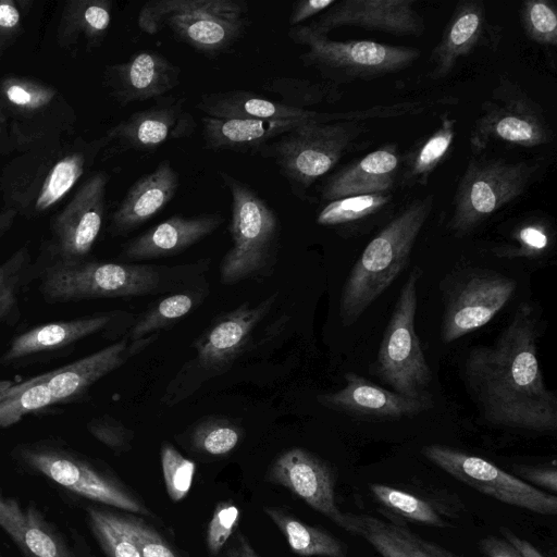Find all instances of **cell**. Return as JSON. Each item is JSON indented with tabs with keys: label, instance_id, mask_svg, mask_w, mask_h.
I'll use <instances>...</instances> for the list:
<instances>
[{
	"label": "cell",
	"instance_id": "obj_5",
	"mask_svg": "<svg viewBox=\"0 0 557 557\" xmlns=\"http://www.w3.org/2000/svg\"><path fill=\"white\" fill-rule=\"evenodd\" d=\"M161 285L152 264L81 260L48 261L39 270V292L49 304L145 296Z\"/></svg>",
	"mask_w": 557,
	"mask_h": 557
},
{
	"label": "cell",
	"instance_id": "obj_50",
	"mask_svg": "<svg viewBox=\"0 0 557 557\" xmlns=\"http://www.w3.org/2000/svg\"><path fill=\"white\" fill-rule=\"evenodd\" d=\"M515 471L519 475V479L524 482H531L534 485L548 490L553 493L557 492V470L555 461L552 466L520 465L515 468Z\"/></svg>",
	"mask_w": 557,
	"mask_h": 557
},
{
	"label": "cell",
	"instance_id": "obj_29",
	"mask_svg": "<svg viewBox=\"0 0 557 557\" xmlns=\"http://www.w3.org/2000/svg\"><path fill=\"white\" fill-rule=\"evenodd\" d=\"M347 512L348 533L362 537L382 557H459L421 537L397 519Z\"/></svg>",
	"mask_w": 557,
	"mask_h": 557
},
{
	"label": "cell",
	"instance_id": "obj_19",
	"mask_svg": "<svg viewBox=\"0 0 557 557\" xmlns=\"http://www.w3.org/2000/svg\"><path fill=\"white\" fill-rule=\"evenodd\" d=\"M345 385L333 393L317 396L319 404L356 419L394 421L411 418L433 407L431 395L412 398L382 387L368 379L348 372Z\"/></svg>",
	"mask_w": 557,
	"mask_h": 557
},
{
	"label": "cell",
	"instance_id": "obj_25",
	"mask_svg": "<svg viewBox=\"0 0 557 557\" xmlns=\"http://www.w3.org/2000/svg\"><path fill=\"white\" fill-rule=\"evenodd\" d=\"M401 171V156L388 144L355 160L333 174L321 189L322 201L391 193Z\"/></svg>",
	"mask_w": 557,
	"mask_h": 557
},
{
	"label": "cell",
	"instance_id": "obj_32",
	"mask_svg": "<svg viewBox=\"0 0 557 557\" xmlns=\"http://www.w3.org/2000/svg\"><path fill=\"white\" fill-rule=\"evenodd\" d=\"M111 20L110 0H70L61 13L58 41L62 47L76 45L81 39L88 47L99 46L108 34Z\"/></svg>",
	"mask_w": 557,
	"mask_h": 557
},
{
	"label": "cell",
	"instance_id": "obj_16",
	"mask_svg": "<svg viewBox=\"0 0 557 557\" xmlns=\"http://www.w3.org/2000/svg\"><path fill=\"white\" fill-rule=\"evenodd\" d=\"M267 479L287 488L348 533L347 512H343L335 500V474L324 460L304 448L294 447L274 460Z\"/></svg>",
	"mask_w": 557,
	"mask_h": 557
},
{
	"label": "cell",
	"instance_id": "obj_6",
	"mask_svg": "<svg viewBox=\"0 0 557 557\" xmlns=\"http://www.w3.org/2000/svg\"><path fill=\"white\" fill-rule=\"evenodd\" d=\"M364 133V126L356 122L310 121L281 135L259 153L273 160L300 198L346 153L358 148L359 138Z\"/></svg>",
	"mask_w": 557,
	"mask_h": 557
},
{
	"label": "cell",
	"instance_id": "obj_46",
	"mask_svg": "<svg viewBox=\"0 0 557 557\" xmlns=\"http://www.w3.org/2000/svg\"><path fill=\"white\" fill-rule=\"evenodd\" d=\"M240 518V509L232 500L216 505L207 528L206 543L209 553L216 556L236 530Z\"/></svg>",
	"mask_w": 557,
	"mask_h": 557
},
{
	"label": "cell",
	"instance_id": "obj_1",
	"mask_svg": "<svg viewBox=\"0 0 557 557\" xmlns=\"http://www.w3.org/2000/svg\"><path fill=\"white\" fill-rule=\"evenodd\" d=\"M540 327L534 306L520 302L492 345L467 355L465 384L487 423L540 434L556 432L557 396L546 386L537 357Z\"/></svg>",
	"mask_w": 557,
	"mask_h": 557
},
{
	"label": "cell",
	"instance_id": "obj_3",
	"mask_svg": "<svg viewBox=\"0 0 557 557\" xmlns=\"http://www.w3.org/2000/svg\"><path fill=\"white\" fill-rule=\"evenodd\" d=\"M433 202L431 195L410 201L364 247L342 288L343 325L355 323L403 272Z\"/></svg>",
	"mask_w": 557,
	"mask_h": 557
},
{
	"label": "cell",
	"instance_id": "obj_7",
	"mask_svg": "<svg viewBox=\"0 0 557 557\" xmlns=\"http://www.w3.org/2000/svg\"><path fill=\"white\" fill-rule=\"evenodd\" d=\"M288 35L295 44L306 48L301 62L336 85L403 71L421 55L420 50L412 47L372 40H333L307 24L292 27Z\"/></svg>",
	"mask_w": 557,
	"mask_h": 557
},
{
	"label": "cell",
	"instance_id": "obj_22",
	"mask_svg": "<svg viewBox=\"0 0 557 557\" xmlns=\"http://www.w3.org/2000/svg\"><path fill=\"white\" fill-rule=\"evenodd\" d=\"M106 146L108 143L102 137L85 149L62 153L53 162L48 159L45 173L42 165L39 166L35 171V181L27 182L26 188L16 191L17 208L30 215L40 214L51 209L79 181L88 166V160Z\"/></svg>",
	"mask_w": 557,
	"mask_h": 557
},
{
	"label": "cell",
	"instance_id": "obj_31",
	"mask_svg": "<svg viewBox=\"0 0 557 557\" xmlns=\"http://www.w3.org/2000/svg\"><path fill=\"white\" fill-rule=\"evenodd\" d=\"M196 107L206 116L216 119L301 120L322 123V112L294 108L240 89L203 94Z\"/></svg>",
	"mask_w": 557,
	"mask_h": 557
},
{
	"label": "cell",
	"instance_id": "obj_12",
	"mask_svg": "<svg viewBox=\"0 0 557 557\" xmlns=\"http://www.w3.org/2000/svg\"><path fill=\"white\" fill-rule=\"evenodd\" d=\"M553 140V131L542 107L520 86L502 77L490 98L481 106L469 144L473 152L492 143H508L521 147H537Z\"/></svg>",
	"mask_w": 557,
	"mask_h": 557
},
{
	"label": "cell",
	"instance_id": "obj_13",
	"mask_svg": "<svg viewBox=\"0 0 557 557\" xmlns=\"http://www.w3.org/2000/svg\"><path fill=\"white\" fill-rule=\"evenodd\" d=\"M421 453L444 472L484 495L534 513H557L554 494L534 487L488 460L440 444L425 445Z\"/></svg>",
	"mask_w": 557,
	"mask_h": 557
},
{
	"label": "cell",
	"instance_id": "obj_15",
	"mask_svg": "<svg viewBox=\"0 0 557 557\" xmlns=\"http://www.w3.org/2000/svg\"><path fill=\"white\" fill-rule=\"evenodd\" d=\"M109 175L89 176L51 222L48 261L76 262L87 259L103 224Z\"/></svg>",
	"mask_w": 557,
	"mask_h": 557
},
{
	"label": "cell",
	"instance_id": "obj_39",
	"mask_svg": "<svg viewBox=\"0 0 557 557\" xmlns=\"http://www.w3.org/2000/svg\"><path fill=\"white\" fill-rule=\"evenodd\" d=\"M369 490L383 507L407 520L438 528L448 525L436 508L419 496L381 483H371Z\"/></svg>",
	"mask_w": 557,
	"mask_h": 557
},
{
	"label": "cell",
	"instance_id": "obj_20",
	"mask_svg": "<svg viewBox=\"0 0 557 557\" xmlns=\"http://www.w3.org/2000/svg\"><path fill=\"white\" fill-rule=\"evenodd\" d=\"M116 318V312H97L36 325L12 338L0 364L26 366L67 351L78 342L111 327Z\"/></svg>",
	"mask_w": 557,
	"mask_h": 557
},
{
	"label": "cell",
	"instance_id": "obj_17",
	"mask_svg": "<svg viewBox=\"0 0 557 557\" xmlns=\"http://www.w3.org/2000/svg\"><path fill=\"white\" fill-rule=\"evenodd\" d=\"M184 98L162 97L154 106L136 111L111 127L104 138L119 151L152 152L169 140L186 138L196 129L194 116L184 109Z\"/></svg>",
	"mask_w": 557,
	"mask_h": 557
},
{
	"label": "cell",
	"instance_id": "obj_55",
	"mask_svg": "<svg viewBox=\"0 0 557 557\" xmlns=\"http://www.w3.org/2000/svg\"><path fill=\"white\" fill-rule=\"evenodd\" d=\"M16 213L13 208L7 209L0 213V235L9 228Z\"/></svg>",
	"mask_w": 557,
	"mask_h": 557
},
{
	"label": "cell",
	"instance_id": "obj_18",
	"mask_svg": "<svg viewBox=\"0 0 557 557\" xmlns=\"http://www.w3.org/2000/svg\"><path fill=\"white\" fill-rule=\"evenodd\" d=\"M414 0H344L335 2L319 17L307 24L327 35L339 27H359L395 36H420L424 30Z\"/></svg>",
	"mask_w": 557,
	"mask_h": 557
},
{
	"label": "cell",
	"instance_id": "obj_44",
	"mask_svg": "<svg viewBox=\"0 0 557 557\" xmlns=\"http://www.w3.org/2000/svg\"><path fill=\"white\" fill-rule=\"evenodd\" d=\"M89 524L108 557H143L134 542L109 518L107 510L88 509Z\"/></svg>",
	"mask_w": 557,
	"mask_h": 557
},
{
	"label": "cell",
	"instance_id": "obj_10",
	"mask_svg": "<svg viewBox=\"0 0 557 557\" xmlns=\"http://www.w3.org/2000/svg\"><path fill=\"white\" fill-rule=\"evenodd\" d=\"M537 164L503 159H472L453 199L450 231L465 235L520 197L535 175Z\"/></svg>",
	"mask_w": 557,
	"mask_h": 557
},
{
	"label": "cell",
	"instance_id": "obj_41",
	"mask_svg": "<svg viewBox=\"0 0 557 557\" xmlns=\"http://www.w3.org/2000/svg\"><path fill=\"white\" fill-rule=\"evenodd\" d=\"M243 436L236 423L223 418H210L198 423L191 432L196 449L210 456H225L233 451Z\"/></svg>",
	"mask_w": 557,
	"mask_h": 557
},
{
	"label": "cell",
	"instance_id": "obj_28",
	"mask_svg": "<svg viewBox=\"0 0 557 557\" xmlns=\"http://www.w3.org/2000/svg\"><path fill=\"white\" fill-rule=\"evenodd\" d=\"M0 527L25 557H75L61 535L32 506L0 492Z\"/></svg>",
	"mask_w": 557,
	"mask_h": 557
},
{
	"label": "cell",
	"instance_id": "obj_48",
	"mask_svg": "<svg viewBox=\"0 0 557 557\" xmlns=\"http://www.w3.org/2000/svg\"><path fill=\"white\" fill-rule=\"evenodd\" d=\"M516 246L510 247L502 256L513 257H537L544 252L549 244L546 228L540 224H529L515 235Z\"/></svg>",
	"mask_w": 557,
	"mask_h": 557
},
{
	"label": "cell",
	"instance_id": "obj_30",
	"mask_svg": "<svg viewBox=\"0 0 557 557\" xmlns=\"http://www.w3.org/2000/svg\"><path fill=\"white\" fill-rule=\"evenodd\" d=\"M310 121L201 119V135L206 149L213 151L260 152L281 135Z\"/></svg>",
	"mask_w": 557,
	"mask_h": 557
},
{
	"label": "cell",
	"instance_id": "obj_8",
	"mask_svg": "<svg viewBox=\"0 0 557 557\" xmlns=\"http://www.w3.org/2000/svg\"><path fill=\"white\" fill-rule=\"evenodd\" d=\"M422 270L413 268L401 286L394 310L382 336L376 359L370 369L392 391L419 398L426 389L432 372L414 330L418 284Z\"/></svg>",
	"mask_w": 557,
	"mask_h": 557
},
{
	"label": "cell",
	"instance_id": "obj_35",
	"mask_svg": "<svg viewBox=\"0 0 557 557\" xmlns=\"http://www.w3.org/2000/svg\"><path fill=\"white\" fill-rule=\"evenodd\" d=\"M391 193L350 196L327 202L318 213L317 223L338 230H356L383 216L391 209Z\"/></svg>",
	"mask_w": 557,
	"mask_h": 557
},
{
	"label": "cell",
	"instance_id": "obj_36",
	"mask_svg": "<svg viewBox=\"0 0 557 557\" xmlns=\"http://www.w3.org/2000/svg\"><path fill=\"white\" fill-rule=\"evenodd\" d=\"M262 89L277 95L281 102L304 110H310L308 107L335 103L343 97V90L336 84L302 77H273L262 84Z\"/></svg>",
	"mask_w": 557,
	"mask_h": 557
},
{
	"label": "cell",
	"instance_id": "obj_9",
	"mask_svg": "<svg viewBox=\"0 0 557 557\" xmlns=\"http://www.w3.org/2000/svg\"><path fill=\"white\" fill-rule=\"evenodd\" d=\"M232 199L233 246L220 263L223 284L257 276L268 267L278 240V220L264 199L242 181L220 171Z\"/></svg>",
	"mask_w": 557,
	"mask_h": 557
},
{
	"label": "cell",
	"instance_id": "obj_26",
	"mask_svg": "<svg viewBox=\"0 0 557 557\" xmlns=\"http://www.w3.org/2000/svg\"><path fill=\"white\" fill-rule=\"evenodd\" d=\"M178 187L180 178L170 161H161L128 188L112 214L110 233L123 235L138 228L171 202Z\"/></svg>",
	"mask_w": 557,
	"mask_h": 557
},
{
	"label": "cell",
	"instance_id": "obj_34",
	"mask_svg": "<svg viewBox=\"0 0 557 557\" xmlns=\"http://www.w3.org/2000/svg\"><path fill=\"white\" fill-rule=\"evenodd\" d=\"M264 512L295 554L302 557H346L344 544L327 531L309 525L274 507H265Z\"/></svg>",
	"mask_w": 557,
	"mask_h": 557
},
{
	"label": "cell",
	"instance_id": "obj_11",
	"mask_svg": "<svg viewBox=\"0 0 557 557\" xmlns=\"http://www.w3.org/2000/svg\"><path fill=\"white\" fill-rule=\"evenodd\" d=\"M14 455L32 470L79 496L132 513L150 515L146 505L119 480L72 449L39 441L18 445Z\"/></svg>",
	"mask_w": 557,
	"mask_h": 557
},
{
	"label": "cell",
	"instance_id": "obj_33",
	"mask_svg": "<svg viewBox=\"0 0 557 557\" xmlns=\"http://www.w3.org/2000/svg\"><path fill=\"white\" fill-rule=\"evenodd\" d=\"M456 133V120L441 115L440 126L401 157V184L424 185L449 151Z\"/></svg>",
	"mask_w": 557,
	"mask_h": 557
},
{
	"label": "cell",
	"instance_id": "obj_43",
	"mask_svg": "<svg viewBox=\"0 0 557 557\" xmlns=\"http://www.w3.org/2000/svg\"><path fill=\"white\" fill-rule=\"evenodd\" d=\"M107 512L110 520L134 542L143 557H178L169 543L143 519Z\"/></svg>",
	"mask_w": 557,
	"mask_h": 557
},
{
	"label": "cell",
	"instance_id": "obj_23",
	"mask_svg": "<svg viewBox=\"0 0 557 557\" xmlns=\"http://www.w3.org/2000/svg\"><path fill=\"white\" fill-rule=\"evenodd\" d=\"M224 222L219 213L173 215L127 242L124 261H141L177 255L212 234Z\"/></svg>",
	"mask_w": 557,
	"mask_h": 557
},
{
	"label": "cell",
	"instance_id": "obj_24",
	"mask_svg": "<svg viewBox=\"0 0 557 557\" xmlns=\"http://www.w3.org/2000/svg\"><path fill=\"white\" fill-rule=\"evenodd\" d=\"M277 294L257 306L245 301L235 310L214 320L194 347L203 367L221 368L231 363L248 344L257 324L269 313Z\"/></svg>",
	"mask_w": 557,
	"mask_h": 557
},
{
	"label": "cell",
	"instance_id": "obj_2",
	"mask_svg": "<svg viewBox=\"0 0 557 557\" xmlns=\"http://www.w3.org/2000/svg\"><path fill=\"white\" fill-rule=\"evenodd\" d=\"M158 335L122 338L98 351L21 383L0 381V429L57 406L81 401L90 387L150 345Z\"/></svg>",
	"mask_w": 557,
	"mask_h": 557
},
{
	"label": "cell",
	"instance_id": "obj_47",
	"mask_svg": "<svg viewBox=\"0 0 557 557\" xmlns=\"http://www.w3.org/2000/svg\"><path fill=\"white\" fill-rule=\"evenodd\" d=\"M86 426L92 437L115 454L124 453L132 447L134 431L110 414L94 417Z\"/></svg>",
	"mask_w": 557,
	"mask_h": 557
},
{
	"label": "cell",
	"instance_id": "obj_14",
	"mask_svg": "<svg viewBox=\"0 0 557 557\" xmlns=\"http://www.w3.org/2000/svg\"><path fill=\"white\" fill-rule=\"evenodd\" d=\"M517 289L512 277L490 270H470L445 295L441 339L448 344L487 324Z\"/></svg>",
	"mask_w": 557,
	"mask_h": 557
},
{
	"label": "cell",
	"instance_id": "obj_40",
	"mask_svg": "<svg viewBox=\"0 0 557 557\" xmlns=\"http://www.w3.org/2000/svg\"><path fill=\"white\" fill-rule=\"evenodd\" d=\"M57 97L53 86L35 79L8 76L0 82V98L14 112L34 114L48 108Z\"/></svg>",
	"mask_w": 557,
	"mask_h": 557
},
{
	"label": "cell",
	"instance_id": "obj_45",
	"mask_svg": "<svg viewBox=\"0 0 557 557\" xmlns=\"http://www.w3.org/2000/svg\"><path fill=\"white\" fill-rule=\"evenodd\" d=\"M161 467L169 497L173 502L184 499L190 491L196 465L185 458L171 444L161 448Z\"/></svg>",
	"mask_w": 557,
	"mask_h": 557
},
{
	"label": "cell",
	"instance_id": "obj_54",
	"mask_svg": "<svg viewBox=\"0 0 557 557\" xmlns=\"http://www.w3.org/2000/svg\"><path fill=\"white\" fill-rule=\"evenodd\" d=\"M499 531L504 539L520 552L522 557H544L533 544L519 537L508 528L502 527Z\"/></svg>",
	"mask_w": 557,
	"mask_h": 557
},
{
	"label": "cell",
	"instance_id": "obj_4",
	"mask_svg": "<svg viewBox=\"0 0 557 557\" xmlns=\"http://www.w3.org/2000/svg\"><path fill=\"white\" fill-rule=\"evenodd\" d=\"M244 0H152L138 14L150 35L169 30L176 40L209 57L230 51L248 26Z\"/></svg>",
	"mask_w": 557,
	"mask_h": 557
},
{
	"label": "cell",
	"instance_id": "obj_38",
	"mask_svg": "<svg viewBox=\"0 0 557 557\" xmlns=\"http://www.w3.org/2000/svg\"><path fill=\"white\" fill-rule=\"evenodd\" d=\"M197 302L198 296L193 292L169 295L148 309L131 327L126 337L136 342L154 334L190 313Z\"/></svg>",
	"mask_w": 557,
	"mask_h": 557
},
{
	"label": "cell",
	"instance_id": "obj_51",
	"mask_svg": "<svg viewBox=\"0 0 557 557\" xmlns=\"http://www.w3.org/2000/svg\"><path fill=\"white\" fill-rule=\"evenodd\" d=\"M335 2V0H300L295 2L288 17L290 28L299 26L304 21L326 11Z\"/></svg>",
	"mask_w": 557,
	"mask_h": 557
},
{
	"label": "cell",
	"instance_id": "obj_49",
	"mask_svg": "<svg viewBox=\"0 0 557 557\" xmlns=\"http://www.w3.org/2000/svg\"><path fill=\"white\" fill-rule=\"evenodd\" d=\"M22 2L0 0V58L22 28Z\"/></svg>",
	"mask_w": 557,
	"mask_h": 557
},
{
	"label": "cell",
	"instance_id": "obj_52",
	"mask_svg": "<svg viewBox=\"0 0 557 557\" xmlns=\"http://www.w3.org/2000/svg\"><path fill=\"white\" fill-rule=\"evenodd\" d=\"M479 547L485 557H522L507 540L494 535L482 537Z\"/></svg>",
	"mask_w": 557,
	"mask_h": 557
},
{
	"label": "cell",
	"instance_id": "obj_27",
	"mask_svg": "<svg viewBox=\"0 0 557 557\" xmlns=\"http://www.w3.org/2000/svg\"><path fill=\"white\" fill-rule=\"evenodd\" d=\"M487 30L486 12L479 0L457 3L442 37L430 55L429 76L440 81L448 76L460 58L476 48Z\"/></svg>",
	"mask_w": 557,
	"mask_h": 557
},
{
	"label": "cell",
	"instance_id": "obj_42",
	"mask_svg": "<svg viewBox=\"0 0 557 557\" xmlns=\"http://www.w3.org/2000/svg\"><path fill=\"white\" fill-rule=\"evenodd\" d=\"M520 18L524 33L542 46L557 45V10L549 0H527L521 4Z\"/></svg>",
	"mask_w": 557,
	"mask_h": 557
},
{
	"label": "cell",
	"instance_id": "obj_37",
	"mask_svg": "<svg viewBox=\"0 0 557 557\" xmlns=\"http://www.w3.org/2000/svg\"><path fill=\"white\" fill-rule=\"evenodd\" d=\"M35 274L28 246H23L0 264V324L18 320L20 297Z\"/></svg>",
	"mask_w": 557,
	"mask_h": 557
},
{
	"label": "cell",
	"instance_id": "obj_53",
	"mask_svg": "<svg viewBox=\"0 0 557 557\" xmlns=\"http://www.w3.org/2000/svg\"><path fill=\"white\" fill-rule=\"evenodd\" d=\"M220 557H260L249 541L239 532H237L233 539L231 544L226 546V548L222 552Z\"/></svg>",
	"mask_w": 557,
	"mask_h": 557
},
{
	"label": "cell",
	"instance_id": "obj_21",
	"mask_svg": "<svg viewBox=\"0 0 557 557\" xmlns=\"http://www.w3.org/2000/svg\"><path fill=\"white\" fill-rule=\"evenodd\" d=\"M181 70L163 54L144 50L104 71L110 96L120 104L159 99L180 85Z\"/></svg>",
	"mask_w": 557,
	"mask_h": 557
}]
</instances>
